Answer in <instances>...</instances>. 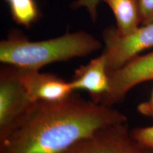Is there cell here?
<instances>
[{
	"mask_svg": "<svg viewBox=\"0 0 153 153\" xmlns=\"http://www.w3.org/2000/svg\"><path fill=\"white\" fill-rule=\"evenodd\" d=\"M113 106L87 100L75 91L62 100L36 102L7 138L0 153H65L97 130L126 123Z\"/></svg>",
	"mask_w": 153,
	"mask_h": 153,
	"instance_id": "6da1fadb",
	"label": "cell"
},
{
	"mask_svg": "<svg viewBox=\"0 0 153 153\" xmlns=\"http://www.w3.org/2000/svg\"><path fill=\"white\" fill-rule=\"evenodd\" d=\"M102 47L103 42L84 30L33 41L13 30L0 42V61L17 68L41 70L52 63L87 56Z\"/></svg>",
	"mask_w": 153,
	"mask_h": 153,
	"instance_id": "7a4b0ae2",
	"label": "cell"
},
{
	"mask_svg": "<svg viewBox=\"0 0 153 153\" xmlns=\"http://www.w3.org/2000/svg\"><path fill=\"white\" fill-rule=\"evenodd\" d=\"M36 103L21 82L18 68L3 64L0 70V141L22 123Z\"/></svg>",
	"mask_w": 153,
	"mask_h": 153,
	"instance_id": "3957f363",
	"label": "cell"
},
{
	"mask_svg": "<svg viewBox=\"0 0 153 153\" xmlns=\"http://www.w3.org/2000/svg\"><path fill=\"white\" fill-rule=\"evenodd\" d=\"M104 53L108 73L121 68L140 53L153 48V22L140 26L133 33L120 36L111 26L102 33Z\"/></svg>",
	"mask_w": 153,
	"mask_h": 153,
	"instance_id": "277c9868",
	"label": "cell"
},
{
	"mask_svg": "<svg viewBox=\"0 0 153 153\" xmlns=\"http://www.w3.org/2000/svg\"><path fill=\"white\" fill-rule=\"evenodd\" d=\"M65 153H152L132 136L126 123L97 130Z\"/></svg>",
	"mask_w": 153,
	"mask_h": 153,
	"instance_id": "5b68a950",
	"label": "cell"
},
{
	"mask_svg": "<svg viewBox=\"0 0 153 153\" xmlns=\"http://www.w3.org/2000/svg\"><path fill=\"white\" fill-rule=\"evenodd\" d=\"M109 91L99 103L113 106L122 102L137 85L153 81V51L135 57L121 68L109 72Z\"/></svg>",
	"mask_w": 153,
	"mask_h": 153,
	"instance_id": "8992f818",
	"label": "cell"
},
{
	"mask_svg": "<svg viewBox=\"0 0 153 153\" xmlns=\"http://www.w3.org/2000/svg\"><path fill=\"white\" fill-rule=\"evenodd\" d=\"M19 69V76L26 92L34 102L56 101L70 96L73 89L70 81L36 69Z\"/></svg>",
	"mask_w": 153,
	"mask_h": 153,
	"instance_id": "52a82bcc",
	"label": "cell"
},
{
	"mask_svg": "<svg viewBox=\"0 0 153 153\" xmlns=\"http://www.w3.org/2000/svg\"><path fill=\"white\" fill-rule=\"evenodd\" d=\"M70 83L74 91H87L91 100L99 103L110 88L109 73L104 53L76 69Z\"/></svg>",
	"mask_w": 153,
	"mask_h": 153,
	"instance_id": "ba28073f",
	"label": "cell"
},
{
	"mask_svg": "<svg viewBox=\"0 0 153 153\" xmlns=\"http://www.w3.org/2000/svg\"><path fill=\"white\" fill-rule=\"evenodd\" d=\"M109 6L116 19L118 35L127 36L141 26L138 0H101Z\"/></svg>",
	"mask_w": 153,
	"mask_h": 153,
	"instance_id": "9c48e42d",
	"label": "cell"
},
{
	"mask_svg": "<svg viewBox=\"0 0 153 153\" xmlns=\"http://www.w3.org/2000/svg\"><path fill=\"white\" fill-rule=\"evenodd\" d=\"M14 22L30 28L41 18L42 14L35 0H5Z\"/></svg>",
	"mask_w": 153,
	"mask_h": 153,
	"instance_id": "30bf717a",
	"label": "cell"
},
{
	"mask_svg": "<svg viewBox=\"0 0 153 153\" xmlns=\"http://www.w3.org/2000/svg\"><path fill=\"white\" fill-rule=\"evenodd\" d=\"M131 133L135 140L153 153V126L135 128Z\"/></svg>",
	"mask_w": 153,
	"mask_h": 153,
	"instance_id": "8fae6325",
	"label": "cell"
},
{
	"mask_svg": "<svg viewBox=\"0 0 153 153\" xmlns=\"http://www.w3.org/2000/svg\"><path fill=\"white\" fill-rule=\"evenodd\" d=\"M101 1V0H76L72 4V7L75 9H86L93 22H95L97 19L98 6Z\"/></svg>",
	"mask_w": 153,
	"mask_h": 153,
	"instance_id": "7c38bea8",
	"label": "cell"
},
{
	"mask_svg": "<svg viewBox=\"0 0 153 153\" xmlns=\"http://www.w3.org/2000/svg\"><path fill=\"white\" fill-rule=\"evenodd\" d=\"M141 26L153 22V0H138Z\"/></svg>",
	"mask_w": 153,
	"mask_h": 153,
	"instance_id": "4fadbf2b",
	"label": "cell"
},
{
	"mask_svg": "<svg viewBox=\"0 0 153 153\" xmlns=\"http://www.w3.org/2000/svg\"><path fill=\"white\" fill-rule=\"evenodd\" d=\"M137 111L143 116L153 118V87L150 98L137 105Z\"/></svg>",
	"mask_w": 153,
	"mask_h": 153,
	"instance_id": "5bb4252c",
	"label": "cell"
}]
</instances>
